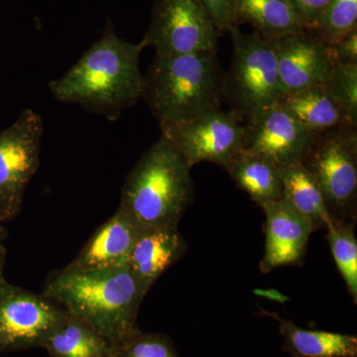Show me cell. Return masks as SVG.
Wrapping results in <instances>:
<instances>
[{
    "label": "cell",
    "mask_w": 357,
    "mask_h": 357,
    "mask_svg": "<svg viewBox=\"0 0 357 357\" xmlns=\"http://www.w3.org/2000/svg\"><path fill=\"white\" fill-rule=\"evenodd\" d=\"M141 43L119 38L107 20L102 36L67 73L49 84L58 102L75 103L114 121L142 96Z\"/></svg>",
    "instance_id": "obj_1"
},
{
    "label": "cell",
    "mask_w": 357,
    "mask_h": 357,
    "mask_svg": "<svg viewBox=\"0 0 357 357\" xmlns=\"http://www.w3.org/2000/svg\"><path fill=\"white\" fill-rule=\"evenodd\" d=\"M73 316L84 319L110 345L138 328V312L145 294L126 266L55 272L43 292Z\"/></svg>",
    "instance_id": "obj_2"
},
{
    "label": "cell",
    "mask_w": 357,
    "mask_h": 357,
    "mask_svg": "<svg viewBox=\"0 0 357 357\" xmlns=\"http://www.w3.org/2000/svg\"><path fill=\"white\" fill-rule=\"evenodd\" d=\"M191 169L161 136L129 172L119 208L143 231L178 227L194 199Z\"/></svg>",
    "instance_id": "obj_3"
},
{
    "label": "cell",
    "mask_w": 357,
    "mask_h": 357,
    "mask_svg": "<svg viewBox=\"0 0 357 357\" xmlns=\"http://www.w3.org/2000/svg\"><path fill=\"white\" fill-rule=\"evenodd\" d=\"M225 73L218 53L155 56L141 98L160 124L184 122L222 109Z\"/></svg>",
    "instance_id": "obj_4"
},
{
    "label": "cell",
    "mask_w": 357,
    "mask_h": 357,
    "mask_svg": "<svg viewBox=\"0 0 357 357\" xmlns=\"http://www.w3.org/2000/svg\"><path fill=\"white\" fill-rule=\"evenodd\" d=\"M229 33L234 52L229 72L225 74L223 98L238 121L252 123L283 98L276 48L273 39L255 31L246 34L239 26Z\"/></svg>",
    "instance_id": "obj_5"
},
{
    "label": "cell",
    "mask_w": 357,
    "mask_h": 357,
    "mask_svg": "<svg viewBox=\"0 0 357 357\" xmlns=\"http://www.w3.org/2000/svg\"><path fill=\"white\" fill-rule=\"evenodd\" d=\"M302 165L316 178L331 217L338 222H356V126L319 134Z\"/></svg>",
    "instance_id": "obj_6"
},
{
    "label": "cell",
    "mask_w": 357,
    "mask_h": 357,
    "mask_svg": "<svg viewBox=\"0 0 357 357\" xmlns=\"http://www.w3.org/2000/svg\"><path fill=\"white\" fill-rule=\"evenodd\" d=\"M43 132V119L30 109L0 131V220L3 223L20 213L26 189L39 168Z\"/></svg>",
    "instance_id": "obj_7"
},
{
    "label": "cell",
    "mask_w": 357,
    "mask_h": 357,
    "mask_svg": "<svg viewBox=\"0 0 357 357\" xmlns=\"http://www.w3.org/2000/svg\"><path fill=\"white\" fill-rule=\"evenodd\" d=\"M160 128L162 137L191 168L201 162H211L227 169L245 145V124L222 109L178 123L160 124Z\"/></svg>",
    "instance_id": "obj_8"
},
{
    "label": "cell",
    "mask_w": 357,
    "mask_h": 357,
    "mask_svg": "<svg viewBox=\"0 0 357 357\" xmlns=\"http://www.w3.org/2000/svg\"><path fill=\"white\" fill-rule=\"evenodd\" d=\"M218 34L199 0H155L151 21L142 41L157 56L218 53Z\"/></svg>",
    "instance_id": "obj_9"
},
{
    "label": "cell",
    "mask_w": 357,
    "mask_h": 357,
    "mask_svg": "<svg viewBox=\"0 0 357 357\" xmlns=\"http://www.w3.org/2000/svg\"><path fill=\"white\" fill-rule=\"evenodd\" d=\"M68 314L43 294L4 282L0 287V354L43 347Z\"/></svg>",
    "instance_id": "obj_10"
},
{
    "label": "cell",
    "mask_w": 357,
    "mask_h": 357,
    "mask_svg": "<svg viewBox=\"0 0 357 357\" xmlns=\"http://www.w3.org/2000/svg\"><path fill=\"white\" fill-rule=\"evenodd\" d=\"M245 126L243 151L261 155L280 168L302 164L318 136L281 103Z\"/></svg>",
    "instance_id": "obj_11"
},
{
    "label": "cell",
    "mask_w": 357,
    "mask_h": 357,
    "mask_svg": "<svg viewBox=\"0 0 357 357\" xmlns=\"http://www.w3.org/2000/svg\"><path fill=\"white\" fill-rule=\"evenodd\" d=\"M273 41L283 98L326 84L337 63L330 47L310 30L285 35Z\"/></svg>",
    "instance_id": "obj_12"
},
{
    "label": "cell",
    "mask_w": 357,
    "mask_h": 357,
    "mask_svg": "<svg viewBox=\"0 0 357 357\" xmlns=\"http://www.w3.org/2000/svg\"><path fill=\"white\" fill-rule=\"evenodd\" d=\"M265 218V251L260 270L269 273L286 266H302L307 255L311 225L283 198L261 206Z\"/></svg>",
    "instance_id": "obj_13"
},
{
    "label": "cell",
    "mask_w": 357,
    "mask_h": 357,
    "mask_svg": "<svg viewBox=\"0 0 357 357\" xmlns=\"http://www.w3.org/2000/svg\"><path fill=\"white\" fill-rule=\"evenodd\" d=\"M143 230L117 208L114 215L96 230L79 255L68 265L67 269H100L126 266L134 243Z\"/></svg>",
    "instance_id": "obj_14"
},
{
    "label": "cell",
    "mask_w": 357,
    "mask_h": 357,
    "mask_svg": "<svg viewBox=\"0 0 357 357\" xmlns=\"http://www.w3.org/2000/svg\"><path fill=\"white\" fill-rule=\"evenodd\" d=\"M188 250L178 227L144 230L129 255L128 267L146 295L160 276L178 261Z\"/></svg>",
    "instance_id": "obj_15"
},
{
    "label": "cell",
    "mask_w": 357,
    "mask_h": 357,
    "mask_svg": "<svg viewBox=\"0 0 357 357\" xmlns=\"http://www.w3.org/2000/svg\"><path fill=\"white\" fill-rule=\"evenodd\" d=\"M280 103L305 128L317 135L344 126H356L331 95L326 84L290 93L284 96Z\"/></svg>",
    "instance_id": "obj_16"
},
{
    "label": "cell",
    "mask_w": 357,
    "mask_h": 357,
    "mask_svg": "<svg viewBox=\"0 0 357 357\" xmlns=\"http://www.w3.org/2000/svg\"><path fill=\"white\" fill-rule=\"evenodd\" d=\"M279 323L284 338L282 351L292 357H357V337L325 331L305 330L276 312L263 311Z\"/></svg>",
    "instance_id": "obj_17"
},
{
    "label": "cell",
    "mask_w": 357,
    "mask_h": 357,
    "mask_svg": "<svg viewBox=\"0 0 357 357\" xmlns=\"http://www.w3.org/2000/svg\"><path fill=\"white\" fill-rule=\"evenodd\" d=\"M225 170L260 206L283 198L280 167L261 155L241 152Z\"/></svg>",
    "instance_id": "obj_18"
},
{
    "label": "cell",
    "mask_w": 357,
    "mask_h": 357,
    "mask_svg": "<svg viewBox=\"0 0 357 357\" xmlns=\"http://www.w3.org/2000/svg\"><path fill=\"white\" fill-rule=\"evenodd\" d=\"M280 170L283 199L306 218L314 231L326 230L333 218L314 175L302 164L282 167Z\"/></svg>",
    "instance_id": "obj_19"
},
{
    "label": "cell",
    "mask_w": 357,
    "mask_h": 357,
    "mask_svg": "<svg viewBox=\"0 0 357 357\" xmlns=\"http://www.w3.org/2000/svg\"><path fill=\"white\" fill-rule=\"evenodd\" d=\"M236 26L249 24L267 39L306 29L287 0H234Z\"/></svg>",
    "instance_id": "obj_20"
},
{
    "label": "cell",
    "mask_w": 357,
    "mask_h": 357,
    "mask_svg": "<svg viewBox=\"0 0 357 357\" xmlns=\"http://www.w3.org/2000/svg\"><path fill=\"white\" fill-rule=\"evenodd\" d=\"M43 349L51 357L110 356L109 342L84 319L70 314L46 340Z\"/></svg>",
    "instance_id": "obj_21"
},
{
    "label": "cell",
    "mask_w": 357,
    "mask_h": 357,
    "mask_svg": "<svg viewBox=\"0 0 357 357\" xmlns=\"http://www.w3.org/2000/svg\"><path fill=\"white\" fill-rule=\"evenodd\" d=\"M356 220L338 222L333 220L326 229L333 259L342 274L354 304L357 302V239Z\"/></svg>",
    "instance_id": "obj_22"
},
{
    "label": "cell",
    "mask_w": 357,
    "mask_h": 357,
    "mask_svg": "<svg viewBox=\"0 0 357 357\" xmlns=\"http://www.w3.org/2000/svg\"><path fill=\"white\" fill-rule=\"evenodd\" d=\"M357 29V0H330L310 31L332 46Z\"/></svg>",
    "instance_id": "obj_23"
},
{
    "label": "cell",
    "mask_w": 357,
    "mask_h": 357,
    "mask_svg": "<svg viewBox=\"0 0 357 357\" xmlns=\"http://www.w3.org/2000/svg\"><path fill=\"white\" fill-rule=\"evenodd\" d=\"M109 357H178L172 340L162 333H143L139 328L110 345Z\"/></svg>",
    "instance_id": "obj_24"
},
{
    "label": "cell",
    "mask_w": 357,
    "mask_h": 357,
    "mask_svg": "<svg viewBox=\"0 0 357 357\" xmlns=\"http://www.w3.org/2000/svg\"><path fill=\"white\" fill-rule=\"evenodd\" d=\"M326 88L354 124L357 123V64H335Z\"/></svg>",
    "instance_id": "obj_25"
},
{
    "label": "cell",
    "mask_w": 357,
    "mask_h": 357,
    "mask_svg": "<svg viewBox=\"0 0 357 357\" xmlns=\"http://www.w3.org/2000/svg\"><path fill=\"white\" fill-rule=\"evenodd\" d=\"M210 14L218 34L229 32L236 23V9L234 0H199Z\"/></svg>",
    "instance_id": "obj_26"
},
{
    "label": "cell",
    "mask_w": 357,
    "mask_h": 357,
    "mask_svg": "<svg viewBox=\"0 0 357 357\" xmlns=\"http://www.w3.org/2000/svg\"><path fill=\"white\" fill-rule=\"evenodd\" d=\"M304 23L306 29L314 26L324 13L330 0H287Z\"/></svg>",
    "instance_id": "obj_27"
},
{
    "label": "cell",
    "mask_w": 357,
    "mask_h": 357,
    "mask_svg": "<svg viewBox=\"0 0 357 357\" xmlns=\"http://www.w3.org/2000/svg\"><path fill=\"white\" fill-rule=\"evenodd\" d=\"M328 47L337 64H357V29Z\"/></svg>",
    "instance_id": "obj_28"
},
{
    "label": "cell",
    "mask_w": 357,
    "mask_h": 357,
    "mask_svg": "<svg viewBox=\"0 0 357 357\" xmlns=\"http://www.w3.org/2000/svg\"><path fill=\"white\" fill-rule=\"evenodd\" d=\"M7 249L3 243L0 244V287L6 282L4 278V267H6Z\"/></svg>",
    "instance_id": "obj_29"
},
{
    "label": "cell",
    "mask_w": 357,
    "mask_h": 357,
    "mask_svg": "<svg viewBox=\"0 0 357 357\" xmlns=\"http://www.w3.org/2000/svg\"><path fill=\"white\" fill-rule=\"evenodd\" d=\"M7 236V230L4 223L0 220V244L3 243Z\"/></svg>",
    "instance_id": "obj_30"
}]
</instances>
